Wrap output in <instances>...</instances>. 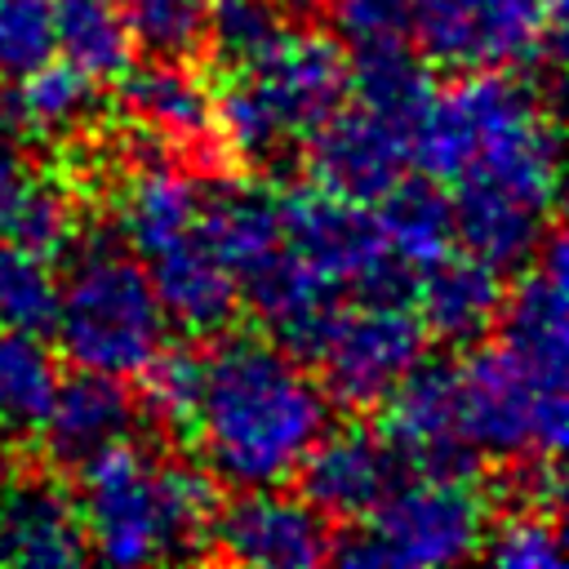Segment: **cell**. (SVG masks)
<instances>
[{
	"label": "cell",
	"instance_id": "obj_1",
	"mask_svg": "<svg viewBox=\"0 0 569 569\" xmlns=\"http://www.w3.org/2000/svg\"><path fill=\"white\" fill-rule=\"evenodd\" d=\"M325 422V387L280 342L236 333L200 356V396L187 431L209 476L236 489L284 485Z\"/></svg>",
	"mask_w": 569,
	"mask_h": 569
},
{
	"label": "cell",
	"instance_id": "obj_2",
	"mask_svg": "<svg viewBox=\"0 0 569 569\" xmlns=\"http://www.w3.org/2000/svg\"><path fill=\"white\" fill-rule=\"evenodd\" d=\"M409 156L436 182L556 209L560 133L538 89L516 71H467L431 93L409 133Z\"/></svg>",
	"mask_w": 569,
	"mask_h": 569
},
{
	"label": "cell",
	"instance_id": "obj_3",
	"mask_svg": "<svg viewBox=\"0 0 569 569\" xmlns=\"http://www.w3.org/2000/svg\"><path fill=\"white\" fill-rule=\"evenodd\" d=\"M80 525L89 556L107 565H151L196 556L213 516V480L200 467L156 458L116 440L80 467Z\"/></svg>",
	"mask_w": 569,
	"mask_h": 569
},
{
	"label": "cell",
	"instance_id": "obj_4",
	"mask_svg": "<svg viewBox=\"0 0 569 569\" xmlns=\"http://www.w3.org/2000/svg\"><path fill=\"white\" fill-rule=\"evenodd\" d=\"M49 329L76 369L111 378L142 373L164 347V311L156 302L151 276L124 249L102 240L76 253L67 280L58 284Z\"/></svg>",
	"mask_w": 569,
	"mask_h": 569
},
{
	"label": "cell",
	"instance_id": "obj_5",
	"mask_svg": "<svg viewBox=\"0 0 569 569\" xmlns=\"http://www.w3.org/2000/svg\"><path fill=\"white\" fill-rule=\"evenodd\" d=\"M489 507L471 480L413 476L342 533L329 556L347 569H436L480 551Z\"/></svg>",
	"mask_w": 569,
	"mask_h": 569
},
{
	"label": "cell",
	"instance_id": "obj_6",
	"mask_svg": "<svg viewBox=\"0 0 569 569\" xmlns=\"http://www.w3.org/2000/svg\"><path fill=\"white\" fill-rule=\"evenodd\" d=\"M409 36L440 71H525L560 67L565 18L547 0H413Z\"/></svg>",
	"mask_w": 569,
	"mask_h": 569
},
{
	"label": "cell",
	"instance_id": "obj_7",
	"mask_svg": "<svg viewBox=\"0 0 569 569\" xmlns=\"http://www.w3.org/2000/svg\"><path fill=\"white\" fill-rule=\"evenodd\" d=\"M280 240L338 293L351 289L365 302H409L413 293V271L387 253L373 213L338 191L311 182L280 196Z\"/></svg>",
	"mask_w": 569,
	"mask_h": 569
},
{
	"label": "cell",
	"instance_id": "obj_8",
	"mask_svg": "<svg viewBox=\"0 0 569 569\" xmlns=\"http://www.w3.org/2000/svg\"><path fill=\"white\" fill-rule=\"evenodd\" d=\"M458 427L476 453L493 458H560L565 391H542L498 342L458 365Z\"/></svg>",
	"mask_w": 569,
	"mask_h": 569
},
{
	"label": "cell",
	"instance_id": "obj_9",
	"mask_svg": "<svg viewBox=\"0 0 569 569\" xmlns=\"http://www.w3.org/2000/svg\"><path fill=\"white\" fill-rule=\"evenodd\" d=\"M422 342L427 329L418 325L409 302L356 298V307L333 311L311 360L320 369L325 396H333L347 409H373L422 360Z\"/></svg>",
	"mask_w": 569,
	"mask_h": 569
},
{
	"label": "cell",
	"instance_id": "obj_10",
	"mask_svg": "<svg viewBox=\"0 0 569 569\" xmlns=\"http://www.w3.org/2000/svg\"><path fill=\"white\" fill-rule=\"evenodd\" d=\"M204 542L213 556L249 569H311L329 560L333 533L302 493L249 485L231 502L213 507Z\"/></svg>",
	"mask_w": 569,
	"mask_h": 569
},
{
	"label": "cell",
	"instance_id": "obj_11",
	"mask_svg": "<svg viewBox=\"0 0 569 569\" xmlns=\"http://www.w3.org/2000/svg\"><path fill=\"white\" fill-rule=\"evenodd\" d=\"M236 76L284 147L347 102V53L316 31H284L267 58Z\"/></svg>",
	"mask_w": 569,
	"mask_h": 569
},
{
	"label": "cell",
	"instance_id": "obj_12",
	"mask_svg": "<svg viewBox=\"0 0 569 569\" xmlns=\"http://www.w3.org/2000/svg\"><path fill=\"white\" fill-rule=\"evenodd\" d=\"M382 405H387L382 436L391 440L409 476H449V480L476 476L480 453L462 440L458 427V365L418 360Z\"/></svg>",
	"mask_w": 569,
	"mask_h": 569
},
{
	"label": "cell",
	"instance_id": "obj_13",
	"mask_svg": "<svg viewBox=\"0 0 569 569\" xmlns=\"http://www.w3.org/2000/svg\"><path fill=\"white\" fill-rule=\"evenodd\" d=\"M409 129L382 120L369 107H338L307 133V169L311 182L338 191L347 200L373 204L409 173Z\"/></svg>",
	"mask_w": 569,
	"mask_h": 569
},
{
	"label": "cell",
	"instance_id": "obj_14",
	"mask_svg": "<svg viewBox=\"0 0 569 569\" xmlns=\"http://www.w3.org/2000/svg\"><path fill=\"white\" fill-rule=\"evenodd\" d=\"M565 236L547 231L542 244L533 249V267L520 276L511 293H502L498 311V347L542 387V391H565V365H569V311H565Z\"/></svg>",
	"mask_w": 569,
	"mask_h": 569
},
{
	"label": "cell",
	"instance_id": "obj_15",
	"mask_svg": "<svg viewBox=\"0 0 569 569\" xmlns=\"http://www.w3.org/2000/svg\"><path fill=\"white\" fill-rule=\"evenodd\" d=\"M293 476H302V498L320 516L360 520L409 471H405L400 453L391 449V440L382 431L351 422V427H338V431L325 427Z\"/></svg>",
	"mask_w": 569,
	"mask_h": 569
},
{
	"label": "cell",
	"instance_id": "obj_16",
	"mask_svg": "<svg viewBox=\"0 0 569 569\" xmlns=\"http://www.w3.org/2000/svg\"><path fill=\"white\" fill-rule=\"evenodd\" d=\"M240 289H244L253 316L276 333V342L302 360H311L333 311L342 307V293L325 276H316L298 253H289L284 240L276 253H267L262 262L240 271Z\"/></svg>",
	"mask_w": 569,
	"mask_h": 569
},
{
	"label": "cell",
	"instance_id": "obj_17",
	"mask_svg": "<svg viewBox=\"0 0 569 569\" xmlns=\"http://www.w3.org/2000/svg\"><path fill=\"white\" fill-rule=\"evenodd\" d=\"M89 560L80 507L53 480L4 485L0 493V565L71 569Z\"/></svg>",
	"mask_w": 569,
	"mask_h": 569
},
{
	"label": "cell",
	"instance_id": "obj_18",
	"mask_svg": "<svg viewBox=\"0 0 569 569\" xmlns=\"http://www.w3.org/2000/svg\"><path fill=\"white\" fill-rule=\"evenodd\" d=\"M133 422H138L133 391L111 373L80 369L67 382L58 378L53 400L40 418V431H44V449L58 467H80L98 449L129 440Z\"/></svg>",
	"mask_w": 569,
	"mask_h": 569
},
{
	"label": "cell",
	"instance_id": "obj_19",
	"mask_svg": "<svg viewBox=\"0 0 569 569\" xmlns=\"http://www.w3.org/2000/svg\"><path fill=\"white\" fill-rule=\"evenodd\" d=\"M147 276H151L156 302L164 311V325H178L182 333H218L236 316L240 280L209 249V240L200 231L151 253Z\"/></svg>",
	"mask_w": 569,
	"mask_h": 569
},
{
	"label": "cell",
	"instance_id": "obj_20",
	"mask_svg": "<svg viewBox=\"0 0 569 569\" xmlns=\"http://www.w3.org/2000/svg\"><path fill=\"white\" fill-rule=\"evenodd\" d=\"M502 271L489 267L485 258L476 253H445L440 262L422 267L413 276V293L409 302L418 307V325L449 342V347H462V342H476L480 333H489L498 325V311H502Z\"/></svg>",
	"mask_w": 569,
	"mask_h": 569
},
{
	"label": "cell",
	"instance_id": "obj_21",
	"mask_svg": "<svg viewBox=\"0 0 569 569\" xmlns=\"http://www.w3.org/2000/svg\"><path fill=\"white\" fill-rule=\"evenodd\" d=\"M200 204H204V191L191 173L169 164L160 151H142L138 169L129 173V182L120 191V213H116L120 236L133 253L151 258L164 244L196 231Z\"/></svg>",
	"mask_w": 569,
	"mask_h": 569
},
{
	"label": "cell",
	"instance_id": "obj_22",
	"mask_svg": "<svg viewBox=\"0 0 569 569\" xmlns=\"http://www.w3.org/2000/svg\"><path fill=\"white\" fill-rule=\"evenodd\" d=\"M124 107L169 142H200L213 133V93L182 58H156L147 67H124Z\"/></svg>",
	"mask_w": 569,
	"mask_h": 569
},
{
	"label": "cell",
	"instance_id": "obj_23",
	"mask_svg": "<svg viewBox=\"0 0 569 569\" xmlns=\"http://www.w3.org/2000/svg\"><path fill=\"white\" fill-rule=\"evenodd\" d=\"M373 222L387 244V253L409 267L413 276L431 262H440L453 249V204L436 187V178H400L391 191L373 200Z\"/></svg>",
	"mask_w": 569,
	"mask_h": 569
},
{
	"label": "cell",
	"instance_id": "obj_24",
	"mask_svg": "<svg viewBox=\"0 0 569 569\" xmlns=\"http://www.w3.org/2000/svg\"><path fill=\"white\" fill-rule=\"evenodd\" d=\"M196 231L240 280V271L280 249V196L258 182H227L200 204Z\"/></svg>",
	"mask_w": 569,
	"mask_h": 569
},
{
	"label": "cell",
	"instance_id": "obj_25",
	"mask_svg": "<svg viewBox=\"0 0 569 569\" xmlns=\"http://www.w3.org/2000/svg\"><path fill=\"white\" fill-rule=\"evenodd\" d=\"M347 93H356L360 107H369L382 120H391V124L413 133V124L427 111L436 89H431L427 62L413 58V49L405 40H391V44L351 49V58H347Z\"/></svg>",
	"mask_w": 569,
	"mask_h": 569
},
{
	"label": "cell",
	"instance_id": "obj_26",
	"mask_svg": "<svg viewBox=\"0 0 569 569\" xmlns=\"http://www.w3.org/2000/svg\"><path fill=\"white\" fill-rule=\"evenodd\" d=\"M53 49L93 84L120 80L133 62V40L116 0H53Z\"/></svg>",
	"mask_w": 569,
	"mask_h": 569
},
{
	"label": "cell",
	"instance_id": "obj_27",
	"mask_svg": "<svg viewBox=\"0 0 569 569\" xmlns=\"http://www.w3.org/2000/svg\"><path fill=\"white\" fill-rule=\"evenodd\" d=\"M58 387V360L40 333L0 329V440L36 431Z\"/></svg>",
	"mask_w": 569,
	"mask_h": 569
},
{
	"label": "cell",
	"instance_id": "obj_28",
	"mask_svg": "<svg viewBox=\"0 0 569 569\" xmlns=\"http://www.w3.org/2000/svg\"><path fill=\"white\" fill-rule=\"evenodd\" d=\"M93 111V80L71 67L67 58H44L27 76H18V93L9 102V120H18L27 133H67Z\"/></svg>",
	"mask_w": 569,
	"mask_h": 569
},
{
	"label": "cell",
	"instance_id": "obj_29",
	"mask_svg": "<svg viewBox=\"0 0 569 569\" xmlns=\"http://www.w3.org/2000/svg\"><path fill=\"white\" fill-rule=\"evenodd\" d=\"M284 31L289 27L276 0H209L204 44H213V58L231 71H244L267 58Z\"/></svg>",
	"mask_w": 569,
	"mask_h": 569
},
{
	"label": "cell",
	"instance_id": "obj_30",
	"mask_svg": "<svg viewBox=\"0 0 569 569\" xmlns=\"http://www.w3.org/2000/svg\"><path fill=\"white\" fill-rule=\"evenodd\" d=\"M133 49L151 58H191L204 49L209 0H116Z\"/></svg>",
	"mask_w": 569,
	"mask_h": 569
},
{
	"label": "cell",
	"instance_id": "obj_31",
	"mask_svg": "<svg viewBox=\"0 0 569 569\" xmlns=\"http://www.w3.org/2000/svg\"><path fill=\"white\" fill-rule=\"evenodd\" d=\"M53 307H58V280L49 271V258L4 240L0 244V329L44 333L53 325Z\"/></svg>",
	"mask_w": 569,
	"mask_h": 569
},
{
	"label": "cell",
	"instance_id": "obj_32",
	"mask_svg": "<svg viewBox=\"0 0 569 569\" xmlns=\"http://www.w3.org/2000/svg\"><path fill=\"white\" fill-rule=\"evenodd\" d=\"M4 236L40 258H53L62 253L71 240H76V204L71 196L53 182V178H27L9 222H4Z\"/></svg>",
	"mask_w": 569,
	"mask_h": 569
},
{
	"label": "cell",
	"instance_id": "obj_33",
	"mask_svg": "<svg viewBox=\"0 0 569 569\" xmlns=\"http://www.w3.org/2000/svg\"><path fill=\"white\" fill-rule=\"evenodd\" d=\"M196 396H200V356L187 351V347H160L147 369H142V400H147V413L178 431L191 422L196 413Z\"/></svg>",
	"mask_w": 569,
	"mask_h": 569
},
{
	"label": "cell",
	"instance_id": "obj_34",
	"mask_svg": "<svg viewBox=\"0 0 569 569\" xmlns=\"http://www.w3.org/2000/svg\"><path fill=\"white\" fill-rule=\"evenodd\" d=\"M485 556L498 569H560V533L556 516L542 507H520L511 511L498 529H485Z\"/></svg>",
	"mask_w": 569,
	"mask_h": 569
},
{
	"label": "cell",
	"instance_id": "obj_35",
	"mask_svg": "<svg viewBox=\"0 0 569 569\" xmlns=\"http://www.w3.org/2000/svg\"><path fill=\"white\" fill-rule=\"evenodd\" d=\"M53 58V0H0V76L18 80Z\"/></svg>",
	"mask_w": 569,
	"mask_h": 569
},
{
	"label": "cell",
	"instance_id": "obj_36",
	"mask_svg": "<svg viewBox=\"0 0 569 569\" xmlns=\"http://www.w3.org/2000/svg\"><path fill=\"white\" fill-rule=\"evenodd\" d=\"M325 4H329L333 31L342 36L347 49L409 40V4L413 0H325Z\"/></svg>",
	"mask_w": 569,
	"mask_h": 569
},
{
	"label": "cell",
	"instance_id": "obj_37",
	"mask_svg": "<svg viewBox=\"0 0 569 569\" xmlns=\"http://www.w3.org/2000/svg\"><path fill=\"white\" fill-rule=\"evenodd\" d=\"M27 178H31L27 160H22L9 142H0V231H4V222H9V213H13V204H18V196H22Z\"/></svg>",
	"mask_w": 569,
	"mask_h": 569
},
{
	"label": "cell",
	"instance_id": "obj_38",
	"mask_svg": "<svg viewBox=\"0 0 569 569\" xmlns=\"http://www.w3.org/2000/svg\"><path fill=\"white\" fill-rule=\"evenodd\" d=\"M325 0H276V9L289 18V13H316Z\"/></svg>",
	"mask_w": 569,
	"mask_h": 569
},
{
	"label": "cell",
	"instance_id": "obj_39",
	"mask_svg": "<svg viewBox=\"0 0 569 569\" xmlns=\"http://www.w3.org/2000/svg\"><path fill=\"white\" fill-rule=\"evenodd\" d=\"M547 9H551V13H560V18H565V0H547Z\"/></svg>",
	"mask_w": 569,
	"mask_h": 569
},
{
	"label": "cell",
	"instance_id": "obj_40",
	"mask_svg": "<svg viewBox=\"0 0 569 569\" xmlns=\"http://www.w3.org/2000/svg\"><path fill=\"white\" fill-rule=\"evenodd\" d=\"M4 485H9V467H4V458H0V493H4Z\"/></svg>",
	"mask_w": 569,
	"mask_h": 569
},
{
	"label": "cell",
	"instance_id": "obj_41",
	"mask_svg": "<svg viewBox=\"0 0 569 569\" xmlns=\"http://www.w3.org/2000/svg\"><path fill=\"white\" fill-rule=\"evenodd\" d=\"M9 120V102H4V93H0V124Z\"/></svg>",
	"mask_w": 569,
	"mask_h": 569
}]
</instances>
